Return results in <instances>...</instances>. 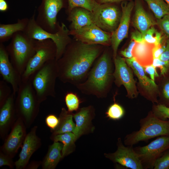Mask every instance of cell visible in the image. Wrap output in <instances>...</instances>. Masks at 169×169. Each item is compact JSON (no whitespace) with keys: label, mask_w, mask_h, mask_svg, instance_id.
<instances>
[{"label":"cell","mask_w":169,"mask_h":169,"mask_svg":"<svg viewBox=\"0 0 169 169\" xmlns=\"http://www.w3.org/2000/svg\"><path fill=\"white\" fill-rule=\"evenodd\" d=\"M73 118L72 112L67 110L65 108H62L59 118V123L54 130V136L67 132L73 133L75 127Z\"/></svg>","instance_id":"26"},{"label":"cell","mask_w":169,"mask_h":169,"mask_svg":"<svg viewBox=\"0 0 169 169\" xmlns=\"http://www.w3.org/2000/svg\"><path fill=\"white\" fill-rule=\"evenodd\" d=\"M80 42L89 44L107 45L111 44V35L93 23L79 29L69 31Z\"/></svg>","instance_id":"16"},{"label":"cell","mask_w":169,"mask_h":169,"mask_svg":"<svg viewBox=\"0 0 169 169\" xmlns=\"http://www.w3.org/2000/svg\"><path fill=\"white\" fill-rule=\"evenodd\" d=\"M136 42L131 39L128 47L120 52V54L125 58H131L133 57L132 52Z\"/></svg>","instance_id":"42"},{"label":"cell","mask_w":169,"mask_h":169,"mask_svg":"<svg viewBox=\"0 0 169 169\" xmlns=\"http://www.w3.org/2000/svg\"><path fill=\"white\" fill-rule=\"evenodd\" d=\"M157 117L160 119L169 120V107L160 104L154 105L151 111Z\"/></svg>","instance_id":"35"},{"label":"cell","mask_w":169,"mask_h":169,"mask_svg":"<svg viewBox=\"0 0 169 169\" xmlns=\"http://www.w3.org/2000/svg\"><path fill=\"white\" fill-rule=\"evenodd\" d=\"M8 166L10 167L12 166L11 160L6 156L1 154L0 156V166Z\"/></svg>","instance_id":"46"},{"label":"cell","mask_w":169,"mask_h":169,"mask_svg":"<svg viewBox=\"0 0 169 169\" xmlns=\"http://www.w3.org/2000/svg\"><path fill=\"white\" fill-rule=\"evenodd\" d=\"M125 114L123 107L115 102L109 106L105 113L107 117L114 120H118L121 119Z\"/></svg>","instance_id":"32"},{"label":"cell","mask_w":169,"mask_h":169,"mask_svg":"<svg viewBox=\"0 0 169 169\" xmlns=\"http://www.w3.org/2000/svg\"><path fill=\"white\" fill-rule=\"evenodd\" d=\"M164 39L159 44L155 46L152 50V54L154 59L159 58L165 51L166 45V40Z\"/></svg>","instance_id":"40"},{"label":"cell","mask_w":169,"mask_h":169,"mask_svg":"<svg viewBox=\"0 0 169 169\" xmlns=\"http://www.w3.org/2000/svg\"><path fill=\"white\" fill-rule=\"evenodd\" d=\"M29 18L18 19L15 23L0 24V43H3L11 38L13 35L18 32H24L27 27Z\"/></svg>","instance_id":"23"},{"label":"cell","mask_w":169,"mask_h":169,"mask_svg":"<svg viewBox=\"0 0 169 169\" xmlns=\"http://www.w3.org/2000/svg\"><path fill=\"white\" fill-rule=\"evenodd\" d=\"M5 81L0 82V102L1 106L12 94L11 90Z\"/></svg>","instance_id":"38"},{"label":"cell","mask_w":169,"mask_h":169,"mask_svg":"<svg viewBox=\"0 0 169 169\" xmlns=\"http://www.w3.org/2000/svg\"><path fill=\"white\" fill-rule=\"evenodd\" d=\"M110 56L105 51L90 69L86 79L75 86L83 94L99 98L106 97L114 78Z\"/></svg>","instance_id":"2"},{"label":"cell","mask_w":169,"mask_h":169,"mask_svg":"<svg viewBox=\"0 0 169 169\" xmlns=\"http://www.w3.org/2000/svg\"><path fill=\"white\" fill-rule=\"evenodd\" d=\"M69 11L76 7L85 8L92 12L98 3L95 0H68Z\"/></svg>","instance_id":"33"},{"label":"cell","mask_w":169,"mask_h":169,"mask_svg":"<svg viewBox=\"0 0 169 169\" xmlns=\"http://www.w3.org/2000/svg\"><path fill=\"white\" fill-rule=\"evenodd\" d=\"M8 8V5L6 1L5 0H0V11L6 12Z\"/></svg>","instance_id":"47"},{"label":"cell","mask_w":169,"mask_h":169,"mask_svg":"<svg viewBox=\"0 0 169 169\" xmlns=\"http://www.w3.org/2000/svg\"><path fill=\"white\" fill-rule=\"evenodd\" d=\"M62 143L54 141L49 147L48 153L43 163V168L44 169H54L62 158Z\"/></svg>","instance_id":"25"},{"label":"cell","mask_w":169,"mask_h":169,"mask_svg":"<svg viewBox=\"0 0 169 169\" xmlns=\"http://www.w3.org/2000/svg\"><path fill=\"white\" fill-rule=\"evenodd\" d=\"M91 13L93 23L111 33L117 28L121 15L119 8L113 3H97Z\"/></svg>","instance_id":"9"},{"label":"cell","mask_w":169,"mask_h":169,"mask_svg":"<svg viewBox=\"0 0 169 169\" xmlns=\"http://www.w3.org/2000/svg\"><path fill=\"white\" fill-rule=\"evenodd\" d=\"M64 6V0H41L37 8L36 22L44 30L56 32L59 25L57 23V15Z\"/></svg>","instance_id":"10"},{"label":"cell","mask_w":169,"mask_h":169,"mask_svg":"<svg viewBox=\"0 0 169 169\" xmlns=\"http://www.w3.org/2000/svg\"><path fill=\"white\" fill-rule=\"evenodd\" d=\"M131 38L136 42H141L144 40L143 35L137 30H135L131 33Z\"/></svg>","instance_id":"44"},{"label":"cell","mask_w":169,"mask_h":169,"mask_svg":"<svg viewBox=\"0 0 169 169\" xmlns=\"http://www.w3.org/2000/svg\"><path fill=\"white\" fill-rule=\"evenodd\" d=\"M66 105L68 110L70 112L77 111L81 101L77 95L74 92H68L65 97Z\"/></svg>","instance_id":"34"},{"label":"cell","mask_w":169,"mask_h":169,"mask_svg":"<svg viewBox=\"0 0 169 169\" xmlns=\"http://www.w3.org/2000/svg\"><path fill=\"white\" fill-rule=\"evenodd\" d=\"M134 4L133 0L125 1L121 3L122 12L120 21L117 28L111 35V44L114 59L117 55L118 48L120 43L128 36L131 13Z\"/></svg>","instance_id":"14"},{"label":"cell","mask_w":169,"mask_h":169,"mask_svg":"<svg viewBox=\"0 0 169 169\" xmlns=\"http://www.w3.org/2000/svg\"><path fill=\"white\" fill-rule=\"evenodd\" d=\"M125 59L127 64L137 77L139 86L143 92V95L147 100L158 104L157 97L159 94V87L155 81L147 76L143 67L133 57Z\"/></svg>","instance_id":"15"},{"label":"cell","mask_w":169,"mask_h":169,"mask_svg":"<svg viewBox=\"0 0 169 169\" xmlns=\"http://www.w3.org/2000/svg\"><path fill=\"white\" fill-rule=\"evenodd\" d=\"M143 68L145 73L149 75L152 80L155 81V78L159 76L156 68L152 64L145 66Z\"/></svg>","instance_id":"43"},{"label":"cell","mask_w":169,"mask_h":169,"mask_svg":"<svg viewBox=\"0 0 169 169\" xmlns=\"http://www.w3.org/2000/svg\"><path fill=\"white\" fill-rule=\"evenodd\" d=\"M159 58L169 64V40L167 39L166 40V49Z\"/></svg>","instance_id":"45"},{"label":"cell","mask_w":169,"mask_h":169,"mask_svg":"<svg viewBox=\"0 0 169 169\" xmlns=\"http://www.w3.org/2000/svg\"><path fill=\"white\" fill-rule=\"evenodd\" d=\"M117 149L115 152L105 153V156L114 163H118L126 168L132 169H143L138 155L133 146H125L119 138Z\"/></svg>","instance_id":"13"},{"label":"cell","mask_w":169,"mask_h":169,"mask_svg":"<svg viewBox=\"0 0 169 169\" xmlns=\"http://www.w3.org/2000/svg\"><path fill=\"white\" fill-rule=\"evenodd\" d=\"M161 32H158L154 26L151 27L144 35V40L155 46L158 45L166 38L165 36H163Z\"/></svg>","instance_id":"31"},{"label":"cell","mask_w":169,"mask_h":169,"mask_svg":"<svg viewBox=\"0 0 169 169\" xmlns=\"http://www.w3.org/2000/svg\"><path fill=\"white\" fill-rule=\"evenodd\" d=\"M56 48L51 39L35 40V53L28 63L21 75L22 80L30 79L46 62L56 59Z\"/></svg>","instance_id":"8"},{"label":"cell","mask_w":169,"mask_h":169,"mask_svg":"<svg viewBox=\"0 0 169 169\" xmlns=\"http://www.w3.org/2000/svg\"><path fill=\"white\" fill-rule=\"evenodd\" d=\"M143 169H152L156 160L169 149V136H161L148 144L134 148Z\"/></svg>","instance_id":"11"},{"label":"cell","mask_w":169,"mask_h":169,"mask_svg":"<svg viewBox=\"0 0 169 169\" xmlns=\"http://www.w3.org/2000/svg\"><path fill=\"white\" fill-rule=\"evenodd\" d=\"M158 104L169 107V75L164 76L159 87Z\"/></svg>","instance_id":"30"},{"label":"cell","mask_w":169,"mask_h":169,"mask_svg":"<svg viewBox=\"0 0 169 169\" xmlns=\"http://www.w3.org/2000/svg\"><path fill=\"white\" fill-rule=\"evenodd\" d=\"M140 128L126 135L124 140L126 146H133L139 142L161 136H169V120L157 117L152 111L139 121Z\"/></svg>","instance_id":"4"},{"label":"cell","mask_w":169,"mask_h":169,"mask_svg":"<svg viewBox=\"0 0 169 169\" xmlns=\"http://www.w3.org/2000/svg\"><path fill=\"white\" fill-rule=\"evenodd\" d=\"M134 3L133 24L144 36L149 28L156 25V22L145 10L141 0H135Z\"/></svg>","instance_id":"20"},{"label":"cell","mask_w":169,"mask_h":169,"mask_svg":"<svg viewBox=\"0 0 169 169\" xmlns=\"http://www.w3.org/2000/svg\"><path fill=\"white\" fill-rule=\"evenodd\" d=\"M58 78L57 60L56 59L44 64L30 79L40 103L49 96H55V85Z\"/></svg>","instance_id":"5"},{"label":"cell","mask_w":169,"mask_h":169,"mask_svg":"<svg viewBox=\"0 0 169 169\" xmlns=\"http://www.w3.org/2000/svg\"><path fill=\"white\" fill-rule=\"evenodd\" d=\"M157 19L169 13V7L164 0H143Z\"/></svg>","instance_id":"29"},{"label":"cell","mask_w":169,"mask_h":169,"mask_svg":"<svg viewBox=\"0 0 169 169\" xmlns=\"http://www.w3.org/2000/svg\"><path fill=\"white\" fill-rule=\"evenodd\" d=\"M153 169H169V149L165 151L156 161Z\"/></svg>","instance_id":"36"},{"label":"cell","mask_w":169,"mask_h":169,"mask_svg":"<svg viewBox=\"0 0 169 169\" xmlns=\"http://www.w3.org/2000/svg\"><path fill=\"white\" fill-rule=\"evenodd\" d=\"M169 7V0H164Z\"/></svg>","instance_id":"49"},{"label":"cell","mask_w":169,"mask_h":169,"mask_svg":"<svg viewBox=\"0 0 169 169\" xmlns=\"http://www.w3.org/2000/svg\"><path fill=\"white\" fill-rule=\"evenodd\" d=\"M14 95L13 92L11 95L1 106L0 110L1 130L5 128L9 123L14 110Z\"/></svg>","instance_id":"27"},{"label":"cell","mask_w":169,"mask_h":169,"mask_svg":"<svg viewBox=\"0 0 169 169\" xmlns=\"http://www.w3.org/2000/svg\"><path fill=\"white\" fill-rule=\"evenodd\" d=\"M152 65L155 68L159 69L160 75L163 76H165L169 71V64L159 58L154 59Z\"/></svg>","instance_id":"39"},{"label":"cell","mask_w":169,"mask_h":169,"mask_svg":"<svg viewBox=\"0 0 169 169\" xmlns=\"http://www.w3.org/2000/svg\"><path fill=\"white\" fill-rule=\"evenodd\" d=\"M45 122L47 125L54 131L58 125L59 119L55 115L50 114L47 116Z\"/></svg>","instance_id":"41"},{"label":"cell","mask_w":169,"mask_h":169,"mask_svg":"<svg viewBox=\"0 0 169 169\" xmlns=\"http://www.w3.org/2000/svg\"><path fill=\"white\" fill-rule=\"evenodd\" d=\"M154 46L144 40L136 42L132 52L133 57L143 67L152 64L153 59L152 50Z\"/></svg>","instance_id":"22"},{"label":"cell","mask_w":169,"mask_h":169,"mask_svg":"<svg viewBox=\"0 0 169 169\" xmlns=\"http://www.w3.org/2000/svg\"><path fill=\"white\" fill-rule=\"evenodd\" d=\"M98 3L100 4L113 3H119L129 0H97Z\"/></svg>","instance_id":"48"},{"label":"cell","mask_w":169,"mask_h":169,"mask_svg":"<svg viewBox=\"0 0 169 169\" xmlns=\"http://www.w3.org/2000/svg\"><path fill=\"white\" fill-rule=\"evenodd\" d=\"M156 25L167 39L169 40V13L157 19Z\"/></svg>","instance_id":"37"},{"label":"cell","mask_w":169,"mask_h":169,"mask_svg":"<svg viewBox=\"0 0 169 169\" xmlns=\"http://www.w3.org/2000/svg\"><path fill=\"white\" fill-rule=\"evenodd\" d=\"M36 127L33 128L25 137L19 159L15 163L17 169H22L26 166L37 148L38 140L36 134Z\"/></svg>","instance_id":"19"},{"label":"cell","mask_w":169,"mask_h":169,"mask_svg":"<svg viewBox=\"0 0 169 169\" xmlns=\"http://www.w3.org/2000/svg\"><path fill=\"white\" fill-rule=\"evenodd\" d=\"M35 40L24 32H18L13 35L6 47L11 63L21 76L35 53Z\"/></svg>","instance_id":"3"},{"label":"cell","mask_w":169,"mask_h":169,"mask_svg":"<svg viewBox=\"0 0 169 169\" xmlns=\"http://www.w3.org/2000/svg\"><path fill=\"white\" fill-rule=\"evenodd\" d=\"M24 133L23 128L21 123H17L4 144V149L7 153L10 154L16 151L21 146Z\"/></svg>","instance_id":"24"},{"label":"cell","mask_w":169,"mask_h":169,"mask_svg":"<svg viewBox=\"0 0 169 169\" xmlns=\"http://www.w3.org/2000/svg\"><path fill=\"white\" fill-rule=\"evenodd\" d=\"M54 141L62 143L63 148L62 151V158L72 153L75 150L76 141L75 136L72 132H67L54 136Z\"/></svg>","instance_id":"28"},{"label":"cell","mask_w":169,"mask_h":169,"mask_svg":"<svg viewBox=\"0 0 169 169\" xmlns=\"http://www.w3.org/2000/svg\"><path fill=\"white\" fill-rule=\"evenodd\" d=\"M74 114L73 118L75 122V127L73 133L77 141L81 136L92 133L95 127L92 123L95 116L94 107L90 105L79 108Z\"/></svg>","instance_id":"18"},{"label":"cell","mask_w":169,"mask_h":169,"mask_svg":"<svg viewBox=\"0 0 169 169\" xmlns=\"http://www.w3.org/2000/svg\"><path fill=\"white\" fill-rule=\"evenodd\" d=\"M0 73L3 80L11 85L15 96L21 81V76L11 63L6 47L3 43H0Z\"/></svg>","instance_id":"17"},{"label":"cell","mask_w":169,"mask_h":169,"mask_svg":"<svg viewBox=\"0 0 169 169\" xmlns=\"http://www.w3.org/2000/svg\"><path fill=\"white\" fill-rule=\"evenodd\" d=\"M35 11L29 18L27 28L24 32L31 38L35 40H43L47 39L52 40L56 48V59L58 60L62 56L65 49L71 42L69 36V30L63 23L59 25L55 33L48 32L42 28L35 20Z\"/></svg>","instance_id":"6"},{"label":"cell","mask_w":169,"mask_h":169,"mask_svg":"<svg viewBox=\"0 0 169 169\" xmlns=\"http://www.w3.org/2000/svg\"><path fill=\"white\" fill-rule=\"evenodd\" d=\"M115 69L113 76L118 87L123 85L127 91V96L130 99L137 97L138 93L132 70L127 64L125 59L117 56L114 59Z\"/></svg>","instance_id":"12"},{"label":"cell","mask_w":169,"mask_h":169,"mask_svg":"<svg viewBox=\"0 0 169 169\" xmlns=\"http://www.w3.org/2000/svg\"><path fill=\"white\" fill-rule=\"evenodd\" d=\"M17 94V111L26 121H29L37 113L40 103L31 79L21 80Z\"/></svg>","instance_id":"7"},{"label":"cell","mask_w":169,"mask_h":169,"mask_svg":"<svg viewBox=\"0 0 169 169\" xmlns=\"http://www.w3.org/2000/svg\"><path fill=\"white\" fill-rule=\"evenodd\" d=\"M79 42L74 45L70 43L57 60L58 78L64 83L75 86L86 79L92 64L102 50L97 44Z\"/></svg>","instance_id":"1"},{"label":"cell","mask_w":169,"mask_h":169,"mask_svg":"<svg viewBox=\"0 0 169 169\" xmlns=\"http://www.w3.org/2000/svg\"><path fill=\"white\" fill-rule=\"evenodd\" d=\"M71 30L79 29L93 23L92 13L85 8L76 7L69 11Z\"/></svg>","instance_id":"21"}]
</instances>
